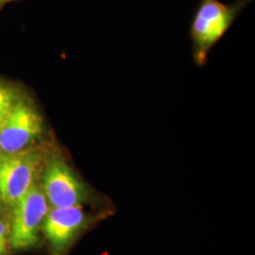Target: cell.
Instances as JSON below:
<instances>
[{
	"label": "cell",
	"instance_id": "1",
	"mask_svg": "<svg viewBox=\"0 0 255 255\" xmlns=\"http://www.w3.org/2000/svg\"><path fill=\"white\" fill-rule=\"evenodd\" d=\"M250 1L238 0L227 5L218 0H203L190 27L192 54L196 64L200 66L206 64L211 49L225 35Z\"/></svg>",
	"mask_w": 255,
	"mask_h": 255
},
{
	"label": "cell",
	"instance_id": "2",
	"mask_svg": "<svg viewBox=\"0 0 255 255\" xmlns=\"http://www.w3.org/2000/svg\"><path fill=\"white\" fill-rule=\"evenodd\" d=\"M45 123L33 100L22 92L9 119L0 130V151L16 153L27 149L44 133Z\"/></svg>",
	"mask_w": 255,
	"mask_h": 255
},
{
	"label": "cell",
	"instance_id": "3",
	"mask_svg": "<svg viewBox=\"0 0 255 255\" xmlns=\"http://www.w3.org/2000/svg\"><path fill=\"white\" fill-rule=\"evenodd\" d=\"M48 205L43 188L34 182L12 206L9 243L14 250L28 249L38 244V232L49 211Z\"/></svg>",
	"mask_w": 255,
	"mask_h": 255
},
{
	"label": "cell",
	"instance_id": "4",
	"mask_svg": "<svg viewBox=\"0 0 255 255\" xmlns=\"http://www.w3.org/2000/svg\"><path fill=\"white\" fill-rule=\"evenodd\" d=\"M42 162L38 151L23 150L0 156V197L11 207L35 182Z\"/></svg>",
	"mask_w": 255,
	"mask_h": 255
},
{
	"label": "cell",
	"instance_id": "5",
	"mask_svg": "<svg viewBox=\"0 0 255 255\" xmlns=\"http://www.w3.org/2000/svg\"><path fill=\"white\" fill-rule=\"evenodd\" d=\"M42 188L52 208L81 206L87 198L84 185L62 159H52L47 164Z\"/></svg>",
	"mask_w": 255,
	"mask_h": 255
},
{
	"label": "cell",
	"instance_id": "6",
	"mask_svg": "<svg viewBox=\"0 0 255 255\" xmlns=\"http://www.w3.org/2000/svg\"><path fill=\"white\" fill-rule=\"evenodd\" d=\"M87 221V217L81 206L52 208L44 219L42 229L54 253L62 254Z\"/></svg>",
	"mask_w": 255,
	"mask_h": 255
},
{
	"label": "cell",
	"instance_id": "7",
	"mask_svg": "<svg viewBox=\"0 0 255 255\" xmlns=\"http://www.w3.org/2000/svg\"><path fill=\"white\" fill-rule=\"evenodd\" d=\"M22 91L10 82L0 80V130L9 119Z\"/></svg>",
	"mask_w": 255,
	"mask_h": 255
},
{
	"label": "cell",
	"instance_id": "8",
	"mask_svg": "<svg viewBox=\"0 0 255 255\" xmlns=\"http://www.w3.org/2000/svg\"><path fill=\"white\" fill-rule=\"evenodd\" d=\"M0 242L7 246V225L0 220Z\"/></svg>",
	"mask_w": 255,
	"mask_h": 255
},
{
	"label": "cell",
	"instance_id": "9",
	"mask_svg": "<svg viewBox=\"0 0 255 255\" xmlns=\"http://www.w3.org/2000/svg\"><path fill=\"white\" fill-rule=\"evenodd\" d=\"M6 247H7L6 245H4L0 242V255H3L6 252Z\"/></svg>",
	"mask_w": 255,
	"mask_h": 255
},
{
	"label": "cell",
	"instance_id": "10",
	"mask_svg": "<svg viewBox=\"0 0 255 255\" xmlns=\"http://www.w3.org/2000/svg\"><path fill=\"white\" fill-rule=\"evenodd\" d=\"M10 1H13V0H0V2H1V5L5 4V3H8V2H10Z\"/></svg>",
	"mask_w": 255,
	"mask_h": 255
},
{
	"label": "cell",
	"instance_id": "11",
	"mask_svg": "<svg viewBox=\"0 0 255 255\" xmlns=\"http://www.w3.org/2000/svg\"><path fill=\"white\" fill-rule=\"evenodd\" d=\"M0 214H1V206H0Z\"/></svg>",
	"mask_w": 255,
	"mask_h": 255
},
{
	"label": "cell",
	"instance_id": "12",
	"mask_svg": "<svg viewBox=\"0 0 255 255\" xmlns=\"http://www.w3.org/2000/svg\"><path fill=\"white\" fill-rule=\"evenodd\" d=\"M1 6H2V5H1V2H0V8H1Z\"/></svg>",
	"mask_w": 255,
	"mask_h": 255
},
{
	"label": "cell",
	"instance_id": "13",
	"mask_svg": "<svg viewBox=\"0 0 255 255\" xmlns=\"http://www.w3.org/2000/svg\"><path fill=\"white\" fill-rule=\"evenodd\" d=\"M1 153H2V152H0V156H1Z\"/></svg>",
	"mask_w": 255,
	"mask_h": 255
}]
</instances>
